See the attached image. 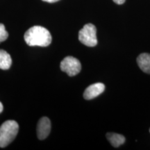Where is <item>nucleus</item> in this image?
Returning <instances> with one entry per match:
<instances>
[{
	"mask_svg": "<svg viewBox=\"0 0 150 150\" xmlns=\"http://www.w3.org/2000/svg\"><path fill=\"white\" fill-rule=\"evenodd\" d=\"M79 40L88 47H95L97 44V29L93 24H86L79 32Z\"/></svg>",
	"mask_w": 150,
	"mask_h": 150,
	"instance_id": "nucleus-3",
	"label": "nucleus"
},
{
	"mask_svg": "<svg viewBox=\"0 0 150 150\" xmlns=\"http://www.w3.org/2000/svg\"><path fill=\"white\" fill-rule=\"evenodd\" d=\"M105 90V86L102 83H96L89 86L83 93V97L85 99L90 100L94 99L102 94Z\"/></svg>",
	"mask_w": 150,
	"mask_h": 150,
	"instance_id": "nucleus-6",
	"label": "nucleus"
},
{
	"mask_svg": "<svg viewBox=\"0 0 150 150\" xmlns=\"http://www.w3.org/2000/svg\"><path fill=\"white\" fill-rule=\"evenodd\" d=\"M19 125L14 120H7L0 127V147H6L18 134Z\"/></svg>",
	"mask_w": 150,
	"mask_h": 150,
	"instance_id": "nucleus-2",
	"label": "nucleus"
},
{
	"mask_svg": "<svg viewBox=\"0 0 150 150\" xmlns=\"http://www.w3.org/2000/svg\"><path fill=\"white\" fill-rule=\"evenodd\" d=\"M3 109H4L3 105H2V104H1V102H0V113H1V112L3 111Z\"/></svg>",
	"mask_w": 150,
	"mask_h": 150,
	"instance_id": "nucleus-13",
	"label": "nucleus"
},
{
	"mask_svg": "<svg viewBox=\"0 0 150 150\" xmlns=\"http://www.w3.org/2000/svg\"><path fill=\"white\" fill-rule=\"evenodd\" d=\"M51 131V122L47 117L40 118L37 125V136L40 140L45 139Z\"/></svg>",
	"mask_w": 150,
	"mask_h": 150,
	"instance_id": "nucleus-5",
	"label": "nucleus"
},
{
	"mask_svg": "<svg viewBox=\"0 0 150 150\" xmlns=\"http://www.w3.org/2000/svg\"><path fill=\"white\" fill-rule=\"evenodd\" d=\"M12 64L10 54L3 50H0V69L8 70Z\"/></svg>",
	"mask_w": 150,
	"mask_h": 150,
	"instance_id": "nucleus-9",
	"label": "nucleus"
},
{
	"mask_svg": "<svg viewBox=\"0 0 150 150\" xmlns=\"http://www.w3.org/2000/svg\"><path fill=\"white\" fill-rule=\"evenodd\" d=\"M149 132H150V129H149Z\"/></svg>",
	"mask_w": 150,
	"mask_h": 150,
	"instance_id": "nucleus-14",
	"label": "nucleus"
},
{
	"mask_svg": "<svg viewBox=\"0 0 150 150\" xmlns=\"http://www.w3.org/2000/svg\"><path fill=\"white\" fill-rule=\"evenodd\" d=\"M106 138L114 147H120L125 142V138L122 135L115 134V133H108L106 134Z\"/></svg>",
	"mask_w": 150,
	"mask_h": 150,
	"instance_id": "nucleus-8",
	"label": "nucleus"
},
{
	"mask_svg": "<svg viewBox=\"0 0 150 150\" xmlns=\"http://www.w3.org/2000/svg\"><path fill=\"white\" fill-rule=\"evenodd\" d=\"M61 70L66 72L70 76L79 74L81 70V64L80 61L72 56H67L61 62Z\"/></svg>",
	"mask_w": 150,
	"mask_h": 150,
	"instance_id": "nucleus-4",
	"label": "nucleus"
},
{
	"mask_svg": "<svg viewBox=\"0 0 150 150\" xmlns=\"http://www.w3.org/2000/svg\"><path fill=\"white\" fill-rule=\"evenodd\" d=\"M24 40L29 46L47 47L52 42L51 33L41 26H34L24 33Z\"/></svg>",
	"mask_w": 150,
	"mask_h": 150,
	"instance_id": "nucleus-1",
	"label": "nucleus"
},
{
	"mask_svg": "<svg viewBox=\"0 0 150 150\" xmlns=\"http://www.w3.org/2000/svg\"><path fill=\"white\" fill-rule=\"evenodd\" d=\"M112 1L115 4H123L126 0H112Z\"/></svg>",
	"mask_w": 150,
	"mask_h": 150,
	"instance_id": "nucleus-11",
	"label": "nucleus"
},
{
	"mask_svg": "<svg viewBox=\"0 0 150 150\" xmlns=\"http://www.w3.org/2000/svg\"><path fill=\"white\" fill-rule=\"evenodd\" d=\"M8 37V33L6 31L4 25L3 24H0V42L5 41Z\"/></svg>",
	"mask_w": 150,
	"mask_h": 150,
	"instance_id": "nucleus-10",
	"label": "nucleus"
},
{
	"mask_svg": "<svg viewBox=\"0 0 150 150\" xmlns=\"http://www.w3.org/2000/svg\"><path fill=\"white\" fill-rule=\"evenodd\" d=\"M137 63L142 72L150 74V54L142 53L137 58Z\"/></svg>",
	"mask_w": 150,
	"mask_h": 150,
	"instance_id": "nucleus-7",
	"label": "nucleus"
},
{
	"mask_svg": "<svg viewBox=\"0 0 150 150\" xmlns=\"http://www.w3.org/2000/svg\"><path fill=\"white\" fill-rule=\"evenodd\" d=\"M43 1H46V2L48 3H54L56 2V1H59V0H42Z\"/></svg>",
	"mask_w": 150,
	"mask_h": 150,
	"instance_id": "nucleus-12",
	"label": "nucleus"
}]
</instances>
